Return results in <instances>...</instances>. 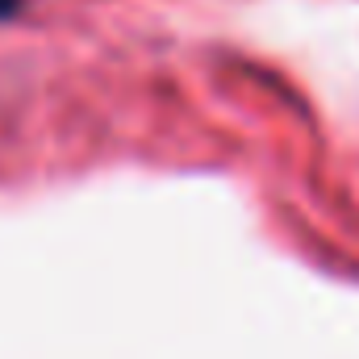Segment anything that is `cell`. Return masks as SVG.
<instances>
[{
	"label": "cell",
	"mask_w": 359,
	"mask_h": 359,
	"mask_svg": "<svg viewBox=\"0 0 359 359\" xmlns=\"http://www.w3.org/2000/svg\"><path fill=\"white\" fill-rule=\"evenodd\" d=\"M17 8H21V0H0V21H8Z\"/></svg>",
	"instance_id": "obj_1"
}]
</instances>
